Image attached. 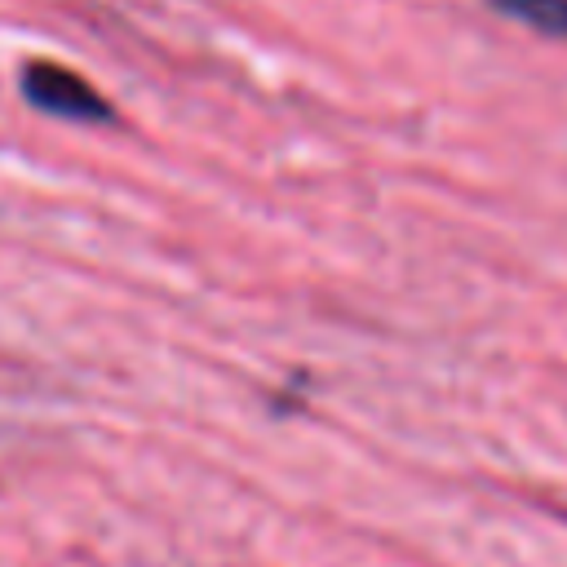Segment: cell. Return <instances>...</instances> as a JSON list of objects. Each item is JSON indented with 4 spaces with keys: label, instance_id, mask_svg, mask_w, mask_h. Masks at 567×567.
Here are the masks:
<instances>
[{
    "label": "cell",
    "instance_id": "cell-2",
    "mask_svg": "<svg viewBox=\"0 0 567 567\" xmlns=\"http://www.w3.org/2000/svg\"><path fill=\"white\" fill-rule=\"evenodd\" d=\"M505 13L549 31V35H563L567 40V0H496Z\"/></svg>",
    "mask_w": 567,
    "mask_h": 567
},
{
    "label": "cell",
    "instance_id": "cell-1",
    "mask_svg": "<svg viewBox=\"0 0 567 567\" xmlns=\"http://www.w3.org/2000/svg\"><path fill=\"white\" fill-rule=\"evenodd\" d=\"M22 93L40 111L62 115V120H106V111H111L75 71H62L53 62H31L22 71Z\"/></svg>",
    "mask_w": 567,
    "mask_h": 567
}]
</instances>
